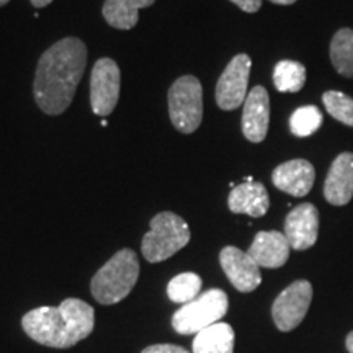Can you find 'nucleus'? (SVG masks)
Returning <instances> with one entry per match:
<instances>
[{"mask_svg":"<svg viewBox=\"0 0 353 353\" xmlns=\"http://www.w3.org/2000/svg\"><path fill=\"white\" fill-rule=\"evenodd\" d=\"M324 198L334 206H345L353 198V154L342 152L334 159L324 182Z\"/></svg>","mask_w":353,"mask_h":353,"instance_id":"nucleus-14","label":"nucleus"},{"mask_svg":"<svg viewBox=\"0 0 353 353\" xmlns=\"http://www.w3.org/2000/svg\"><path fill=\"white\" fill-rule=\"evenodd\" d=\"M347 350L350 352V353H353V332H350L347 335Z\"/></svg>","mask_w":353,"mask_h":353,"instance_id":"nucleus-28","label":"nucleus"},{"mask_svg":"<svg viewBox=\"0 0 353 353\" xmlns=\"http://www.w3.org/2000/svg\"><path fill=\"white\" fill-rule=\"evenodd\" d=\"M312 301V285L307 280H298L278 294L272 306V316L281 332L296 329L306 317Z\"/></svg>","mask_w":353,"mask_h":353,"instance_id":"nucleus-8","label":"nucleus"},{"mask_svg":"<svg viewBox=\"0 0 353 353\" xmlns=\"http://www.w3.org/2000/svg\"><path fill=\"white\" fill-rule=\"evenodd\" d=\"M270 125V97L265 87L257 85L247 94L242 112V132L250 143H262Z\"/></svg>","mask_w":353,"mask_h":353,"instance_id":"nucleus-12","label":"nucleus"},{"mask_svg":"<svg viewBox=\"0 0 353 353\" xmlns=\"http://www.w3.org/2000/svg\"><path fill=\"white\" fill-rule=\"evenodd\" d=\"M273 83L278 92L296 94L306 83V68L298 61H280L273 69Z\"/></svg>","mask_w":353,"mask_h":353,"instance_id":"nucleus-20","label":"nucleus"},{"mask_svg":"<svg viewBox=\"0 0 353 353\" xmlns=\"http://www.w3.org/2000/svg\"><path fill=\"white\" fill-rule=\"evenodd\" d=\"M139 270V260L134 250L121 249L92 278V296L105 306L120 303L134 288Z\"/></svg>","mask_w":353,"mask_h":353,"instance_id":"nucleus-3","label":"nucleus"},{"mask_svg":"<svg viewBox=\"0 0 353 353\" xmlns=\"http://www.w3.org/2000/svg\"><path fill=\"white\" fill-rule=\"evenodd\" d=\"M141 353H190L183 347L172 345V343H156V345L145 347Z\"/></svg>","mask_w":353,"mask_h":353,"instance_id":"nucleus-24","label":"nucleus"},{"mask_svg":"<svg viewBox=\"0 0 353 353\" xmlns=\"http://www.w3.org/2000/svg\"><path fill=\"white\" fill-rule=\"evenodd\" d=\"M228 307L229 299L223 290H208L193 301L183 304L172 317V325L182 335H196L223 319Z\"/></svg>","mask_w":353,"mask_h":353,"instance_id":"nucleus-5","label":"nucleus"},{"mask_svg":"<svg viewBox=\"0 0 353 353\" xmlns=\"http://www.w3.org/2000/svg\"><path fill=\"white\" fill-rule=\"evenodd\" d=\"M250 68L252 61L247 54L234 56L221 74L216 83V103L224 112H232L244 105L247 99V85H249Z\"/></svg>","mask_w":353,"mask_h":353,"instance_id":"nucleus-9","label":"nucleus"},{"mask_svg":"<svg viewBox=\"0 0 353 353\" xmlns=\"http://www.w3.org/2000/svg\"><path fill=\"white\" fill-rule=\"evenodd\" d=\"M94 325V307L77 298L64 299L57 307L32 309L21 319V327L30 339L51 348L74 347L92 334Z\"/></svg>","mask_w":353,"mask_h":353,"instance_id":"nucleus-2","label":"nucleus"},{"mask_svg":"<svg viewBox=\"0 0 353 353\" xmlns=\"http://www.w3.org/2000/svg\"><path fill=\"white\" fill-rule=\"evenodd\" d=\"M192 232L187 221L172 211H162L151 219V229L145 232L141 252L151 263L164 262L190 242Z\"/></svg>","mask_w":353,"mask_h":353,"instance_id":"nucleus-4","label":"nucleus"},{"mask_svg":"<svg viewBox=\"0 0 353 353\" xmlns=\"http://www.w3.org/2000/svg\"><path fill=\"white\" fill-rule=\"evenodd\" d=\"M285 236L291 249L306 250L316 244L319 236V211L312 203L293 208L285 219Z\"/></svg>","mask_w":353,"mask_h":353,"instance_id":"nucleus-11","label":"nucleus"},{"mask_svg":"<svg viewBox=\"0 0 353 353\" xmlns=\"http://www.w3.org/2000/svg\"><path fill=\"white\" fill-rule=\"evenodd\" d=\"M228 206L234 214H247L250 218H262L270 208V196L260 182H244L234 187L229 193Z\"/></svg>","mask_w":353,"mask_h":353,"instance_id":"nucleus-16","label":"nucleus"},{"mask_svg":"<svg viewBox=\"0 0 353 353\" xmlns=\"http://www.w3.org/2000/svg\"><path fill=\"white\" fill-rule=\"evenodd\" d=\"M156 0H105L103 19L117 30H131L138 25L141 8L151 7Z\"/></svg>","mask_w":353,"mask_h":353,"instance_id":"nucleus-17","label":"nucleus"},{"mask_svg":"<svg viewBox=\"0 0 353 353\" xmlns=\"http://www.w3.org/2000/svg\"><path fill=\"white\" fill-rule=\"evenodd\" d=\"M87 65V46L79 38H64L43 52L33 82V95L46 114L69 108Z\"/></svg>","mask_w":353,"mask_h":353,"instance_id":"nucleus-1","label":"nucleus"},{"mask_svg":"<svg viewBox=\"0 0 353 353\" xmlns=\"http://www.w3.org/2000/svg\"><path fill=\"white\" fill-rule=\"evenodd\" d=\"M314 180V165L304 159H293V161L283 162L272 174V182L280 192L296 198L306 196L312 190Z\"/></svg>","mask_w":353,"mask_h":353,"instance_id":"nucleus-13","label":"nucleus"},{"mask_svg":"<svg viewBox=\"0 0 353 353\" xmlns=\"http://www.w3.org/2000/svg\"><path fill=\"white\" fill-rule=\"evenodd\" d=\"M272 3H276V6H293L296 0H270Z\"/></svg>","mask_w":353,"mask_h":353,"instance_id":"nucleus-27","label":"nucleus"},{"mask_svg":"<svg viewBox=\"0 0 353 353\" xmlns=\"http://www.w3.org/2000/svg\"><path fill=\"white\" fill-rule=\"evenodd\" d=\"M30 2H32V6H33V7H37V8H43V7H48V6H50V3L52 2V0H30Z\"/></svg>","mask_w":353,"mask_h":353,"instance_id":"nucleus-26","label":"nucleus"},{"mask_svg":"<svg viewBox=\"0 0 353 353\" xmlns=\"http://www.w3.org/2000/svg\"><path fill=\"white\" fill-rule=\"evenodd\" d=\"M121 72L118 64L110 57H101L92 69L90 105L92 112L99 117H108L120 100Z\"/></svg>","mask_w":353,"mask_h":353,"instance_id":"nucleus-7","label":"nucleus"},{"mask_svg":"<svg viewBox=\"0 0 353 353\" xmlns=\"http://www.w3.org/2000/svg\"><path fill=\"white\" fill-rule=\"evenodd\" d=\"M322 101L327 113L334 120L353 128V99L339 90H329L322 95Z\"/></svg>","mask_w":353,"mask_h":353,"instance_id":"nucleus-23","label":"nucleus"},{"mask_svg":"<svg viewBox=\"0 0 353 353\" xmlns=\"http://www.w3.org/2000/svg\"><path fill=\"white\" fill-rule=\"evenodd\" d=\"M290 249L291 245L283 232L260 231L247 254L254 259L259 267L280 268L288 262Z\"/></svg>","mask_w":353,"mask_h":353,"instance_id":"nucleus-15","label":"nucleus"},{"mask_svg":"<svg viewBox=\"0 0 353 353\" xmlns=\"http://www.w3.org/2000/svg\"><path fill=\"white\" fill-rule=\"evenodd\" d=\"M236 334L226 322H216L193 339V353H234Z\"/></svg>","mask_w":353,"mask_h":353,"instance_id":"nucleus-18","label":"nucleus"},{"mask_svg":"<svg viewBox=\"0 0 353 353\" xmlns=\"http://www.w3.org/2000/svg\"><path fill=\"white\" fill-rule=\"evenodd\" d=\"M201 285V278L196 273H180V275L172 278L167 285V296L174 303L187 304L200 296Z\"/></svg>","mask_w":353,"mask_h":353,"instance_id":"nucleus-21","label":"nucleus"},{"mask_svg":"<svg viewBox=\"0 0 353 353\" xmlns=\"http://www.w3.org/2000/svg\"><path fill=\"white\" fill-rule=\"evenodd\" d=\"M232 3H236L242 12L247 13H255L262 7V0H231Z\"/></svg>","mask_w":353,"mask_h":353,"instance_id":"nucleus-25","label":"nucleus"},{"mask_svg":"<svg viewBox=\"0 0 353 353\" xmlns=\"http://www.w3.org/2000/svg\"><path fill=\"white\" fill-rule=\"evenodd\" d=\"M322 113L314 105H306L294 110L290 118V130L296 138H307L314 134L322 125Z\"/></svg>","mask_w":353,"mask_h":353,"instance_id":"nucleus-22","label":"nucleus"},{"mask_svg":"<svg viewBox=\"0 0 353 353\" xmlns=\"http://www.w3.org/2000/svg\"><path fill=\"white\" fill-rule=\"evenodd\" d=\"M330 63L342 77L353 79V30L341 28L330 41Z\"/></svg>","mask_w":353,"mask_h":353,"instance_id":"nucleus-19","label":"nucleus"},{"mask_svg":"<svg viewBox=\"0 0 353 353\" xmlns=\"http://www.w3.org/2000/svg\"><path fill=\"white\" fill-rule=\"evenodd\" d=\"M219 263L226 273L228 280L241 293H250L262 283L260 267L244 250L228 245L221 250Z\"/></svg>","mask_w":353,"mask_h":353,"instance_id":"nucleus-10","label":"nucleus"},{"mask_svg":"<svg viewBox=\"0 0 353 353\" xmlns=\"http://www.w3.org/2000/svg\"><path fill=\"white\" fill-rule=\"evenodd\" d=\"M169 114L176 131L192 134L203 120V87L195 76L179 77L169 90Z\"/></svg>","mask_w":353,"mask_h":353,"instance_id":"nucleus-6","label":"nucleus"},{"mask_svg":"<svg viewBox=\"0 0 353 353\" xmlns=\"http://www.w3.org/2000/svg\"><path fill=\"white\" fill-rule=\"evenodd\" d=\"M10 2V0H0V7H3V6H7V3Z\"/></svg>","mask_w":353,"mask_h":353,"instance_id":"nucleus-29","label":"nucleus"}]
</instances>
